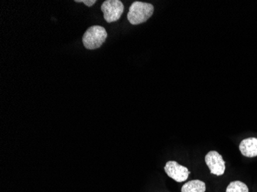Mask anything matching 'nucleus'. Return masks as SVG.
Masks as SVG:
<instances>
[{"label": "nucleus", "mask_w": 257, "mask_h": 192, "mask_svg": "<svg viewBox=\"0 0 257 192\" xmlns=\"http://www.w3.org/2000/svg\"><path fill=\"white\" fill-rule=\"evenodd\" d=\"M154 12V5L147 2H133L127 14L128 21L132 25H139L147 22Z\"/></svg>", "instance_id": "f257e3e1"}, {"label": "nucleus", "mask_w": 257, "mask_h": 192, "mask_svg": "<svg viewBox=\"0 0 257 192\" xmlns=\"http://www.w3.org/2000/svg\"><path fill=\"white\" fill-rule=\"evenodd\" d=\"M181 191L182 192H205L206 184L199 180L189 181L183 185Z\"/></svg>", "instance_id": "0eeeda50"}, {"label": "nucleus", "mask_w": 257, "mask_h": 192, "mask_svg": "<svg viewBox=\"0 0 257 192\" xmlns=\"http://www.w3.org/2000/svg\"><path fill=\"white\" fill-rule=\"evenodd\" d=\"M226 192H249L248 187L240 181L230 182Z\"/></svg>", "instance_id": "6e6552de"}, {"label": "nucleus", "mask_w": 257, "mask_h": 192, "mask_svg": "<svg viewBox=\"0 0 257 192\" xmlns=\"http://www.w3.org/2000/svg\"><path fill=\"white\" fill-rule=\"evenodd\" d=\"M240 150L243 155L248 158L257 156V138H248L240 144Z\"/></svg>", "instance_id": "423d86ee"}, {"label": "nucleus", "mask_w": 257, "mask_h": 192, "mask_svg": "<svg viewBox=\"0 0 257 192\" xmlns=\"http://www.w3.org/2000/svg\"><path fill=\"white\" fill-rule=\"evenodd\" d=\"M166 173L169 177L173 179L177 182H182L186 181L189 177L190 172L188 170L187 168L179 165L174 161H170L165 165Z\"/></svg>", "instance_id": "39448f33"}, {"label": "nucleus", "mask_w": 257, "mask_h": 192, "mask_svg": "<svg viewBox=\"0 0 257 192\" xmlns=\"http://www.w3.org/2000/svg\"><path fill=\"white\" fill-rule=\"evenodd\" d=\"M205 162L213 175H223L226 170L224 160L217 151H211L205 157Z\"/></svg>", "instance_id": "20e7f679"}, {"label": "nucleus", "mask_w": 257, "mask_h": 192, "mask_svg": "<svg viewBox=\"0 0 257 192\" xmlns=\"http://www.w3.org/2000/svg\"><path fill=\"white\" fill-rule=\"evenodd\" d=\"M76 2H84L85 5H86L87 6H92L96 2L95 0H76Z\"/></svg>", "instance_id": "1a4fd4ad"}, {"label": "nucleus", "mask_w": 257, "mask_h": 192, "mask_svg": "<svg viewBox=\"0 0 257 192\" xmlns=\"http://www.w3.org/2000/svg\"><path fill=\"white\" fill-rule=\"evenodd\" d=\"M107 38V32L100 26H93L86 31L83 36V43L88 50H95L100 47Z\"/></svg>", "instance_id": "f03ea898"}, {"label": "nucleus", "mask_w": 257, "mask_h": 192, "mask_svg": "<svg viewBox=\"0 0 257 192\" xmlns=\"http://www.w3.org/2000/svg\"><path fill=\"white\" fill-rule=\"evenodd\" d=\"M104 19L107 22L119 20L124 12V5L119 0H106L101 5Z\"/></svg>", "instance_id": "7ed1b4c3"}]
</instances>
